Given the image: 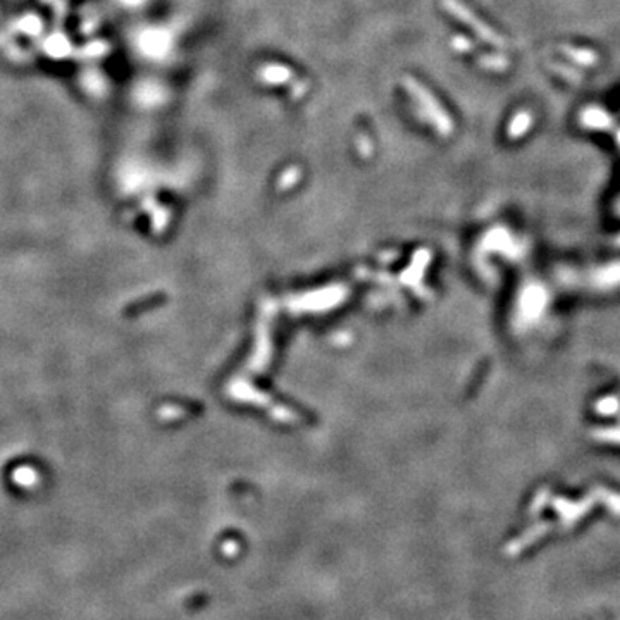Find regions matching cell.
Listing matches in <instances>:
<instances>
[{"label": "cell", "mask_w": 620, "mask_h": 620, "mask_svg": "<svg viewBox=\"0 0 620 620\" xmlns=\"http://www.w3.org/2000/svg\"><path fill=\"white\" fill-rule=\"evenodd\" d=\"M403 87L408 90V93L420 104V111H426L427 118L434 123V126L438 128V131L448 135L451 131V119L448 118V114L444 112V109L438 104V100L434 99L431 92L427 88H424L423 85L417 80H413L411 76L403 78Z\"/></svg>", "instance_id": "6da1fadb"}, {"label": "cell", "mask_w": 620, "mask_h": 620, "mask_svg": "<svg viewBox=\"0 0 620 620\" xmlns=\"http://www.w3.org/2000/svg\"><path fill=\"white\" fill-rule=\"evenodd\" d=\"M442 4L448 13L454 16V18L460 19L462 23H466V25L469 26V28L473 30L481 40L497 47V49H505L506 47L505 38H503L500 33H497L494 30H491L485 21H481V19L473 13V11L467 9L460 0H442Z\"/></svg>", "instance_id": "7a4b0ae2"}, {"label": "cell", "mask_w": 620, "mask_h": 620, "mask_svg": "<svg viewBox=\"0 0 620 620\" xmlns=\"http://www.w3.org/2000/svg\"><path fill=\"white\" fill-rule=\"evenodd\" d=\"M259 78L260 80L266 81L267 85H283L286 83L288 80L293 78V73L290 71L288 68H283V66H266L264 69L259 71Z\"/></svg>", "instance_id": "3957f363"}, {"label": "cell", "mask_w": 620, "mask_h": 620, "mask_svg": "<svg viewBox=\"0 0 620 620\" xmlns=\"http://www.w3.org/2000/svg\"><path fill=\"white\" fill-rule=\"evenodd\" d=\"M559 50L581 66H595L598 62V54L592 52L590 49H577V47L565 45L560 47Z\"/></svg>", "instance_id": "277c9868"}, {"label": "cell", "mask_w": 620, "mask_h": 620, "mask_svg": "<svg viewBox=\"0 0 620 620\" xmlns=\"http://www.w3.org/2000/svg\"><path fill=\"white\" fill-rule=\"evenodd\" d=\"M529 124H531V114H528V112H521V114H517L516 119L512 121V124H510L509 135L512 136V138H517V136H521L525 130H528Z\"/></svg>", "instance_id": "5b68a950"}, {"label": "cell", "mask_w": 620, "mask_h": 620, "mask_svg": "<svg viewBox=\"0 0 620 620\" xmlns=\"http://www.w3.org/2000/svg\"><path fill=\"white\" fill-rule=\"evenodd\" d=\"M598 442H608V443H620V429H600L595 434Z\"/></svg>", "instance_id": "8992f818"}, {"label": "cell", "mask_w": 620, "mask_h": 620, "mask_svg": "<svg viewBox=\"0 0 620 620\" xmlns=\"http://www.w3.org/2000/svg\"><path fill=\"white\" fill-rule=\"evenodd\" d=\"M451 45H454V49H457L458 52H469V50H474V45L470 44L467 38H463L462 35H457V37L451 38Z\"/></svg>", "instance_id": "52a82bcc"}, {"label": "cell", "mask_w": 620, "mask_h": 620, "mask_svg": "<svg viewBox=\"0 0 620 620\" xmlns=\"http://www.w3.org/2000/svg\"><path fill=\"white\" fill-rule=\"evenodd\" d=\"M552 68H557V69H555L557 73H560L561 76L567 78V80L576 81V83H577V81L583 80V78H581V74H572L571 68H567V66H561V64H559V62H552Z\"/></svg>", "instance_id": "ba28073f"}, {"label": "cell", "mask_w": 620, "mask_h": 620, "mask_svg": "<svg viewBox=\"0 0 620 620\" xmlns=\"http://www.w3.org/2000/svg\"><path fill=\"white\" fill-rule=\"evenodd\" d=\"M598 408L600 412L603 413V415H607V413H612V412H615L619 408V403H617V400H614V399H608V400H603V401H600L598 403Z\"/></svg>", "instance_id": "9c48e42d"}, {"label": "cell", "mask_w": 620, "mask_h": 620, "mask_svg": "<svg viewBox=\"0 0 620 620\" xmlns=\"http://www.w3.org/2000/svg\"><path fill=\"white\" fill-rule=\"evenodd\" d=\"M619 245H620V238H619Z\"/></svg>", "instance_id": "30bf717a"}]
</instances>
